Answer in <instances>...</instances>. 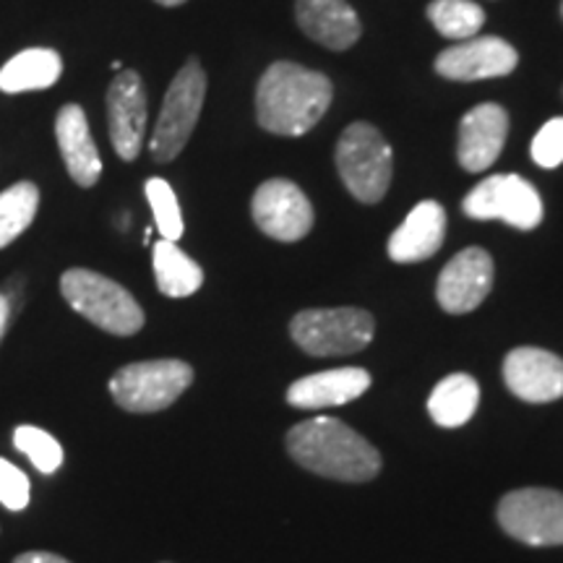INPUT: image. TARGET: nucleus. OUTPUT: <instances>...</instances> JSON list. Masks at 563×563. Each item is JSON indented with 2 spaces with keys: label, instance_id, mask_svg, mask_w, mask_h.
<instances>
[{
  "label": "nucleus",
  "instance_id": "1",
  "mask_svg": "<svg viewBox=\"0 0 563 563\" xmlns=\"http://www.w3.org/2000/svg\"><path fill=\"white\" fill-rule=\"evenodd\" d=\"M334 87L319 70L279 60L264 70L256 89V115L264 131L302 136L327 115Z\"/></svg>",
  "mask_w": 563,
  "mask_h": 563
},
{
  "label": "nucleus",
  "instance_id": "2",
  "mask_svg": "<svg viewBox=\"0 0 563 563\" xmlns=\"http://www.w3.org/2000/svg\"><path fill=\"white\" fill-rule=\"evenodd\" d=\"M287 452L300 467L342 483H368L382 473L378 449L336 418H311L287 433Z\"/></svg>",
  "mask_w": 563,
  "mask_h": 563
},
{
  "label": "nucleus",
  "instance_id": "3",
  "mask_svg": "<svg viewBox=\"0 0 563 563\" xmlns=\"http://www.w3.org/2000/svg\"><path fill=\"white\" fill-rule=\"evenodd\" d=\"M60 292L76 313L108 334L133 336L146 321L136 298L100 272L68 269L60 277Z\"/></svg>",
  "mask_w": 563,
  "mask_h": 563
},
{
  "label": "nucleus",
  "instance_id": "4",
  "mask_svg": "<svg viewBox=\"0 0 563 563\" xmlns=\"http://www.w3.org/2000/svg\"><path fill=\"white\" fill-rule=\"evenodd\" d=\"M336 170L357 201L378 203L391 186V146L371 123H352L336 141Z\"/></svg>",
  "mask_w": 563,
  "mask_h": 563
},
{
  "label": "nucleus",
  "instance_id": "5",
  "mask_svg": "<svg viewBox=\"0 0 563 563\" xmlns=\"http://www.w3.org/2000/svg\"><path fill=\"white\" fill-rule=\"evenodd\" d=\"M194 384V368L186 361H144L123 365L110 378V394L125 412L150 415L173 407Z\"/></svg>",
  "mask_w": 563,
  "mask_h": 563
},
{
  "label": "nucleus",
  "instance_id": "6",
  "mask_svg": "<svg viewBox=\"0 0 563 563\" xmlns=\"http://www.w3.org/2000/svg\"><path fill=\"white\" fill-rule=\"evenodd\" d=\"M376 321L363 308H308L290 321V334L313 357L352 355L371 344Z\"/></svg>",
  "mask_w": 563,
  "mask_h": 563
},
{
  "label": "nucleus",
  "instance_id": "7",
  "mask_svg": "<svg viewBox=\"0 0 563 563\" xmlns=\"http://www.w3.org/2000/svg\"><path fill=\"white\" fill-rule=\"evenodd\" d=\"M203 100H207V74H203L201 63L191 58L167 87L157 125H154L150 152L159 165L173 162L186 150L188 139L199 123Z\"/></svg>",
  "mask_w": 563,
  "mask_h": 563
},
{
  "label": "nucleus",
  "instance_id": "8",
  "mask_svg": "<svg viewBox=\"0 0 563 563\" xmlns=\"http://www.w3.org/2000/svg\"><path fill=\"white\" fill-rule=\"evenodd\" d=\"M498 525L525 545H563V493L519 488L498 501Z\"/></svg>",
  "mask_w": 563,
  "mask_h": 563
},
{
  "label": "nucleus",
  "instance_id": "9",
  "mask_svg": "<svg viewBox=\"0 0 563 563\" xmlns=\"http://www.w3.org/2000/svg\"><path fill=\"white\" fill-rule=\"evenodd\" d=\"M470 220H504L517 230H534L543 222V199L530 180L519 175H490L464 196Z\"/></svg>",
  "mask_w": 563,
  "mask_h": 563
},
{
  "label": "nucleus",
  "instance_id": "10",
  "mask_svg": "<svg viewBox=\"0 0 563 563\" xmlns=\"http://www.w3.org/2000/svg\"><path fill=\"white\" fill-rule=\"evenodd\" d=\"M251 214L264 235L282 243L302 241L313 230V207L308 196L292 180L274 178L256 188Z\"/></svg>",
  "mask_w": 563,
  "mask_h": 563
},
{
  "label": "nucleus",
  "instance_id": "11",
  "mask_svg": "<svg viewBox=\"0 0 563 563\" xmlns=\"http://www.w3.org/2000/svg\"><path fill=\"white\" fill-rule=\"evenodd\" d=\"M146 118L150 102L141 76L136 70H118L108 89V123L112 146L123 162H133L144 150Z\"/></svg>",
  "mask_w": 563,
  "mask_h": 563
},
{
  "label": "nucleus",
  "instance_id": "12",
  "mask_svg": "<svg viewBox=\"0 0 563 563\" xmlns=\"http://www.w3.org/2000/svg\"><path fill=\"white\" fill-rule=\"evenodd\" d=\"M493 287V258L485 249H464L443 266L435 285V298L446 313L475 311Z\"/></svg>",
  "mask_w": 563,
  "mask_h": 563
},
{
  "label": "nucleus",
  "instance_id": "13",
  "mask_svg": "<svg viewBox=\"0 0 563 563\" xmlns=\"http://www.w3.org/2000/svg\"><path fill=\"white\" fill-rule=\"evenodd\" d=\"M519 55L501 37H473L460 45L446 47L435 58V70L452 81L501 79L517 68Z\"/></svg>",
  "mask_w": 563,
  "mask_h": 563
},
{
  "label": "nucleus",
  "instance_id": "14",
  "mask_svg": "<svg viewBox=\"0 0 563 563\" xmlns=\"http://www.w3.org/2000/svg\"><path fill=\"white\" fill-rule=\"evenodd\" d=\"M504 382L522 402H555L563 397V361L548 350L517 347L504 361Z\"/></svg>",
  "mask_w": 563,
  "mask_h": 563
},
{
  "label": "nucleus",
  "instance_id": "15",
  "mask_svg": "<svg viewBox=\"0 0 563 563\" xmlns=\"http://www.w3.org/2000/svg\"><path fill=\"white\" fill-rule=\"evenodd\" d=\"M509 115L501 104L483 102L467 112L460 121V146L456 157L467 173H483L501 157Z\"/></svg>",
  "mask_w": 563,
  "mask_h": 563
},
{
  "label": "nucleus",
  "instance_id": "16",
  "mask_svg": "<svg viewBox=\"0 0 563 563\" xmlns=\"http://www.w3.org/2000/svg\"><path fill=\"white\" fill-rule=\"evenodd\" d=\"M55 139L63 165L76 186L91 188L97 186L102 175V157L97 152L95 139H91L87 112L81 104H63L55 118Z\"/></svg>",
  "mask_w": 563,
  "mask_h": 563
},
{
  "label": "nucleus",
  "instance_id": "17",
  "mask_svg": "<svg viewBox=\"0 0 563 563\" xmlns=\"http://www.w3.org/2000/svg\"><path fill=\"white\" fill-rule=\"evenodd\" d=\"M446 238V211L439 201H420L407 220L391 232L389 258L397 264H418L435 256Z\"/></svg>",
  "mask_w": 563,
  "mask_h": 563
},
{
  "label": "nucleus",
  "instance_id": "18",
  "mask_svg": "<svg viewBox=\"0 0 563 563\" xmlns=\"http://www.w3.org/2000/svg\"><path fill=\"white\" fill-rule=\"evenodd\" d=\"M371 386L365 368H334L302 376L287 389V402L298 410H327L363 397Z\"/></svg>",
  "mask_w": 563,
  "mask_h": 563
},
{
  "label": "nucleus",
  "instance_id": "19",
  "mask_svg": "<svg viewBox=\"0 0 563 563\" xmlns=\"http://www.w3.org/2000/svg\"><path fill=\"white\" fill-rule=\"evenodd\" d=\"M295 16L300 30L329 51H347L361 40V16L347 0H298Z\"/></svg>",
  "mask_w": 563,
  "mask_h": 563
},
{
  "label": "nucleus",
  "instance_id": "20",
  "mask_svg": "<svg viewBox=\"0 0 563 563\" xmlns=\"http://www.w3.org/2000/svg\"><path fill=\"white\" fill-rule=\"evenodd\" d=\"M63 74V58L51 47H30L0 68V91L21 95V91L51 89Z\"/></svg>",
  "mask_w": 563,
  "mask_h": 563
},
{
  "label": "nucleus",
  "instance_id": "21",
  "mask_svg": "<svg viewBox=\"0 0 563 563\" xmlns=\"http://www.w3.org/2000/svg\"><path fill=\"white\" fill-rule=\"evenodd\" d=\"M477 405H481V384L470 373H452L435 384L428 397V412L441 428H460L470 422Z\"/></svg>",
  "mask_w": 563,
  "mask_h": 563
},
{
  "label": "nucleus",
  "instance_id": "22",
  "mask_svg": "<svg viewBox=\"0 0 563 563\" xmlns=\"http://www.w3.org/2000/svg\"><path fill=\"white\" fill-rule=\"evenodd\" d=\"M154 279L162 295L167 298H188L203 285L201 266L186 256L173 241H159L154 245Z\"/></svg>",
  "mask_w": 563,
  "mask_h": 563
},
{
  "label": "nucleus",
  "instance_id": "23",
  "mask_svg": "<svg viewBox=\"0 0 563 563\" xmlns=\"http://www.w3.org/2000/svg\"><path fill=\"white\" fill-rule=\"evenodd\" d=\"M40 209V188L30 180L13 183L0 194V249L11 245L34 222Z\"/></svg>",
  "mask_w": 563,
  "mask_h": 563
},
{
  "label": "nucleus",
  "instance_id": "24",
  "mask_svg": "<svg viewBox=\"0 0 563 563\" xmlns=\"http://www.w3.org/2000/svg\"><path fill=\"white\" fill-rule=\"evenodd\" d=\"M428 19L443 37L470 40L483 30L485 11L473 0H433L428 5Z\"/></svg>",
  "mask_w": 563,
  "mask_h": 563
},
{
  "label": "nucleus",
  "instance_id": "25",
  "mask_svg": "<svg viewBox=\"0 0 563 563\" xmlns=\"http://www.w3.org/2000/svg\"><path fill=\"white\" fill-rule=\"evenodd\" d=\"M144 191L152 203L154 222H157V230L162 232V241L178 243L183 238V214L173 186L162 178H150L144 183Z\"/></svg>",
  "mask_w": 563,
  "mask_h": 563
},
{
  "label": "nucleus",
  "instance_id": "26",
  "mask_svg": "<svg viewBox=\"0 0 563 563\" xmlns=\"http://www.w3.org/2000/svg\"><path fill=\"white\" fill-rule=\"evenodd\" d=\"M13 443L21 454L30 456V462L40 470L42 475L58 473L63 464V446L58 439H53L51 433L42 431L34 426H21L13 433Z\"/></svg>",
  "mask_w": 563,
  "mask_h": 563
},
{
  "label": "nucleus",
  "instance_id": "27",
  "mask_svg": "<svg viewBox=\"0 0 563 563\" xmlns=\"http://www.w3.org/2000/svg\"><path fill=\"white\" fill-rule=\"evenodd\" d=\"M532 159L545 170L563 165V118H553L532 139Z\"/></svg>",
  "mask_w": 563,
  "mask_h": 563
},
{
  "label": "nucleus",
  "instance_id": "28",
  "mask_svg": "<svg viewBox=\"0 0 563 563\" xmlns=\"http://www.w3.org/2000/svg\"><path fill=\"white\" fill-rule=\"evenodd\" d=\"M0 504L11 511L30 506V477L3 456H0Z\"/></svg>",
  "mask_w": 563,
  "mask_h": 563
},
{
  "label": "nucleus",
  "instance_id": "29",
  "mask_svg": "<svg viewBox=\"0 0 563 563\" xmlns=\"http://www.w3.org/2000/svg\"><path fill=\"white\" fill-rule=\"evenodd\" d=\"M13 563H70V561L63 559V555H55V553H47V551H30V553L16 555Z\"/></svg>",
  "mask_w": 563,
  "mask_h": 563
},
{
  "label": "nucleus",
  "instance_id": "30",
  "mask_svg": "<svg viewBox=\"0 0 563 563\" xmlns=\"http://www.w3.org/2000/svg\"><path fill=\"white\" fill-rule=\"evenodd\" d=\"M9 316H11V300L9 295L0 292V340H3L5 327H9Z\"/></svg>",
  "mask_w": 563,
  "mask_h": 563
},
{
  "label": "nucleus",
  "instance_id": "31",
  "mask_svg": "<svg viewBox=\"0 0 563 563\" xmlns=\"http://www.w3.org/2000/svg\"><path fill=\"white\" fill-rule=\"evenodd\" d=\"M159 5H167V9H173V5H183L186 3V0H157Z\"/></svg>",
  "mask_w": 563,
  "mask_h": 563
},
{
  "label": "nucleus",
  "instance_id": "32",
  "mask_svg": "<svg viewBox=\"0 0 563 563\" xmlns=\"http://www.w3.org/2000/svg\"><path fill=\"white\" fill-rule=\"evenodd\" d=\"M561 11H563V5H561Z\"/></svg>",
  "mask_w": 563,
  "mask_h": 563
}]
</instances>
